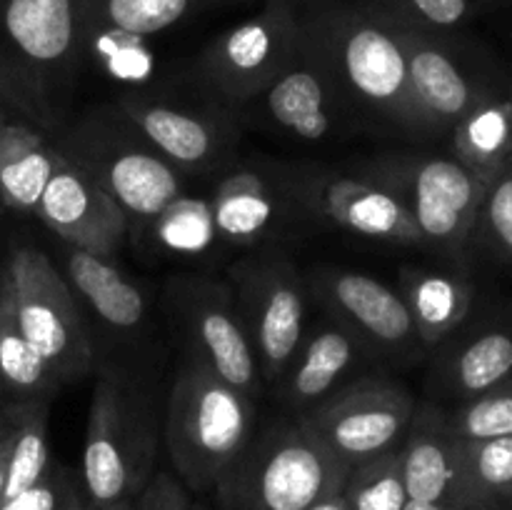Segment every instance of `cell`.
Masks as SVG:
<instances>
[{
    "instance_id": "obj_1",
    "label": "cell",
    "mask_w": 512,
    "mask_h": 510,
    "mask_svg": "<svg viewBox=\"0 0 512 510\" xmlns=\"http://www.w3.org/2000/svg\"><path fill=\"white\" fill-rule=\"evenodd\" d=\"M303 40L345 100L410 135H435L410 88L403 45L360 0H315L298 8Z\"/></svg>"
},
{
    "instance_id": "obj_2",
    "label": "cell",
    "mask_w": 512,
    "mask_h": 510,
    "mask_svg": "<svg viewBox=\"0 0 512 510\" xmlns=\"http://www.w3.org/2000/svg\"><path fill=\"white\" fill-rule=\"evenodd\" d=\"M83 0H0V105L50 138L68 128Z\"/></svg>"
},
{
    "instance_id": "obj_3",
    "label": "cell",
    "mask_w": 512,
    "mask_h": 510,
    "mask_svg": "<svg viewBox=\"0 0 512 510\" xmlns=\"http://www.w3.org/2000/svg\"><path fill=\"white\" fill-rule=\"evenodd\" d=\"M255 400L185 358L165 408V448L188 490L218 488L253 440Z\"/></svg>"
},
{
    "instance_id": "obj_4",
    "label": "cell",
    "mask_w": 512,
    "mask_h": 510,
    "mask_svg": "<svg viewBox=\"0 0 512 510\" xmlns=\"http://www.w3.org/2000/svg\"><path fill=\"white\" fill-rule=\"evenodd\" d=\"M155 415L143 385L120 365H103L88 408L83 448L85 503L135 500L155 475Z\"/></svg>"
},
{
    "instance_id": "obj_5",
    "label": "cell",
    "mask_w": 512,
    "mask_h": 510,
    "mask_svg": "<svg viewBox=\"0 0 512 510\" xmlns=\"http://www.w3.org/2000/svg\"><path fill=\"white\" fill-rule=\"evenodd\" d=\"M348 473L350 465L298 418L250 440L215 493L223 510H305L340 493Z\"/></svg>"
},
{
    "instance_id": "obj_6",
    "label": "cell",
    "mask_w": 512,
    "mask_h": 510,
    "mask_svg": "<svg viewBox=\"0 0 512 510\" xmlns=\"http://www.w3.org/2000/svg\"><path fill=\"white\" fill-rule=\"evenodd\" d=\"M70 163L98 180L128 215L130 228L148 230L163 208L183 195V173L120 110H98L58 135Z\"/></svg>"
},
{
    "instance_id": "obj_7",
    "label": "cell",
    "mask_w": 512,
    "mask_h": 510,
    "mask_svg": "<svg viewBox=\"0 0 512 510\" xmlns=\"http://www.w3.org/2000/svg\"><path fill=\"white\" fill-rule=\"evenodd\" d=\"M13 290L15 318L25 338L60 383L85 378L93 368V345L75 293L43 250L18 245L3 263Z\"/></svg>"
},
{
    "instance_id": "obj_8",
    "label": "cell",
    "mask_w": 512,
    "mask_h": 510,
    "mask_svg": "<svg viewBox=\"0 0 512 510\" xmlns=\"http://www.w3.org/2000/svg\"><path fill=\"white\" fill-rule=\"evenodd\" d=\"M370 183L393 193L418 223L425 243L460 258L488 185L460 160L435 155H395L370 168Z\"/></svg>"
},
{
    "instance_id": "obj_9",
    "label": "cell",
    "mask_w": 512,
    "mask_h": 510,
    "mask_svg": "<svg viewBox=\"0 0 512 510\" xmlns=\"http://www.w3.org/2000/svg\"><path fill=\"white\" fill-rule=\"evenodd\" d=\"M303 53L300 13L288 0H263L253 18L210 40L198 60L205 83L228 105L258 100V95Z\"/></svg>"
},
{
    "instance_id": "obj_10",
    "label": "cell",
    "mask_w": 512,
    "mask_h": 510,
    "mask_svg": "<svg viewBox=\"0 0 512 510\" xmlns=\"http://www.w3.org/2000/svg\"><path fill=\"white\" fill-rule=\"evenodd\" d=\"M230 290L263 383L278 385L305 338L308 285L288 258L260 255L230 268Z\"/></svg>"
},
{
    "instance_id": "obj_11",
    "label": "cell",
    "mask_w": 512,
    "mask_h": 510,
    "mask_svg": "<svg viewBox=\"0 0 512 510\" xmlns=\"http://www.w3.org/2000/svg\"><path fill=\"white\" fill-rule=\"evenodd\" d=\"M168 305L188 350L185 358L203 363L248 398H258L263 378L230 285L210 278L173 280Z\"/></svg>"
},
{
    "instance_id": "obj_12",
    "label": "cell",
    "mask_w": 512,
    "mask_h": 510,
    "mask_svg": "<svg viewBox=\"0 0 512 510\" xmlns=\"http://www.w3.org/2000/svg\"><path fill=\"white\" fill-rule=\"evenodd\" d=\"M415 408L418 403L400 383L360 378L335 388L300 418L330 453L353 468L400 448Z\"/></svg>"
},
{
    "instance_id": "obj_13",
    "label": "cell",
    "mask_w": 512,
    "mask_h": 510,
    "mask_svg": "<svg viewBox=\"0 0 512 510\" xmlns=\"http://www.w3.org/2000/svg\"><path fill=\"white\" fill-rule=\"evenodd\" d=\"M40 220L70 248L113 260L130 233L128 215L108 195V190L90 178L80 165L63 155L50 175L38 210Z\"/></svg>"
},
{
    "instance_id": "obj_14",
    "label": "cell",
    "mask_w": 512,
    "mask_h": 510,
    "mask_svg": "<svg viewBox=\"0 0 512 510\" xmlns=\"http://www.w3.org/2000/svg\"><path fill=\"white\" fill-rule=\"evenodd\" d=\"M315 298L340 325L378 350H405L418 343L413 315L400 290L378 278L343 268H318L305 278Z\"/></svg>"
},
{
    "instance_id": "obj_15",
    "label": "cell",
    "mask_w": 512,
    "mask_h": 510,
    "mask_svg": "<svg viewBox=\"0 0 512 510\" xmlns=\"http://www.w3.org/2000/svg\"><path fill=\"white\" fill-rule=\"evenodd\" d=\"M390 28L403 45L410 88L435 135L453 130L480 100L488 98L460 63L450 35L418 33L395 23Z\"/></svg>"
},
{
    "instance_id": "obj_16",
    "label": "cell",
    "mask_w": 512,
    "mask_h": 510,
    "mask_svg": "<svg viewBox=\"0 0 512 510\" xmlns=\"http://www.w3.org/2000/svg\"><path fill=\"white\" fill-rule=\"evenodd\" d=\"M118 110L180 173L215 168L235 138L228 120L218 113L180 108L138 95L120 100Z\"/></svg>"
},
{
    "instance_id": "obj_17",
    "label": "cell",
    "mask_w": 512,
    "mask_h": 510,
    "mask_svg": "<svg viewBox=\"0 0 512 510\" xmlns=\"http://www.w3.org/2000/svg\"><path fill=\"white\" fill-rule=\"evenodd\" d=\"M305 203L328 223L393 245H423L410 210L380 185L345 175H320L308 180Z\"/></svg>"
},
{
    "instance_id": "obj_18",
    "label": "cell",
    "mask_w": 512,
    "mask_h": 510,
    "mask_svg": "<svg viewBox=\"0 0 512 510\" xmlns=\"http://www.w3.org/2000/svg\"><path fill=\"white\" fill-rule=\"evenodd\" d=\"M408 500L468 508L463 500L460 438L450 428L448 413L435 405H418L400 443ZM470 510V508H468Z\"/></svg>"
},
{
    "instance_id": "obj_19",
    "label": "cell",
    "mask_w": 512,
    "mask_h": 510,
    "mask_svg": "<svg viewBox=\"0 0 512 510\" xmlns=\"http://www.w3.org/2000/svg\"><path fill=\"white\" fill-rule=\"evenodd\" d=\"M270 120L300 140H325L343 115L345 95L323 63L308 50L258 95Z\"/></svg>"
},
{
    "instance_id": "obj_20",
    "label": "cell",
    "mask_w": 512,
    "mask_h": 510,
    "mask_svg": "<svg viewBox=\"0 0 512 510\" xmlns=\"http://www.w3.org/2000/svg\"><path fill=\"white\" fill-rule=\"evenodd\" d=\"M365 343L338 320L303 338L298 353L278 380L280 398L300 410H310L328 398L343 375L360 360Z\"/></svg>"
},
{
    "instance_id": "obj_21",
    "label": "cell",
    "mask_w": 512,
    "mask_h": 510,
    "mask_svg": "<svg viewBox=\"0 0 512 510\" xmlns=\"http://www.w3.org/2000/svg\"><path fill=\"white\" fill-rule=\"evenodd\" d=\"M60 160L63 153L48 133L25 120H5L0 125V203L15 213L35 215Z\"/></svg>"
},
{
    "instance_id": "obj_22",
    "label": "cell",
    "mask_w": 512,
    "mask_h": 510,
    "mask_svg": "<svg viewBox=\"0 0 512 510\" xmlns=\"http://www.w3.org/2000/svg\"><path fill=\"white\" fill-rule=\"evenodd\" d=\"M65 280L90 305L98 320L118 333H135L145 323V295L113 260L85 250H65Z\"/></svg>"
},
{
    "instance_id": "obj_23",
    "label": "cell",
    "mask_w": 512,
    "mask_h": 510,
    "mask_svg": "<svg viewBox=\"0 0 512 510\" xmlns=\"http://www.w3.org/2000/svg\"><path fill=\"white\" fill-rule=\"evenodd\" d=\"M215 233L235 245H253L283 223V198L255 170H233L210 198Z\"/></svg>"
},
{
    "instance_id": "obj_24",
    "label": "cell",
    "mask_w": 512,
    "mask_h": 510,
    "mask_svg": "<svg viewBox=\"0 0 512 510\" xmlns=\"http://www.w3.org/2000/svg\"><path fill=\"white\" fill-rule=\"evenodd\" d=\"M400 295L423 345H440L470 313L473 288L465 278L423 268H403Z\"/></svg>"
},
{
    "instance_id": "obj_25",
    "label": "cell",
    "mask_w": 512,
    "mask_h": 510,
    "mask_svg": "<svg viewBox=\"0 0 512 510\" xmlns=\"http://www.w3.org/2000/svg\"><path fill=\"white\" fill-rule=\"evenodd\" d=\"M60 380L33 348L15 318L13 290L5 270L0 268V390L3 403L48 400L53 403Z\"/></svg>"
},
{
    "instance_id": "obj_26",
    "label": "cell",
    "mask_w": 512,
    "mask_h": 510,
    "mask_svg": "<svg viewBox=\"0 0 512 510\" xmlns=\"http://www.w3.org/2000/svg\"><path fill=\"white\" fill-rule=\"evenodd\" d=\"M455 160L485 185L512 163V98L488 95L453 128Z\"/></svg>"
},
{
    "instance_id": "obj_27",
    "label": "cell",
    "mask_w": 512,
    "mask_h": 510,
    "mask_svg": "<svg viewBox=\"0 0 512 510\" xmlns=\"http://www.w3.org/2000/svg\"><path fill=\"white\" fill-rule=\"evenodd\" d=\"M512 375V330L488 328L445 358L440 378L455 398H475Z\"/></svg>"
},
{
    "instance_id": "obj_28",
    "label": "cell",
    "mask_w": 512,
    "mask_h": 510,
    "mask_svg": "<svg viewBox=\"0 0 512 510\" xmlns=\"http://www.w3.org/2000/svg\"><path fill=\"white\" fill-rule=\"evenodd\" d=\"M8 408V470L3 500L23 493L48 470V400L5 403Z\"/></svg>"
},
{
    "instance_id": "obj_29",
    "label": "cell",
    "mask_w": 512,
    "mask_h": 510,
    "mask_svg": "<svg viewBox=\"0 0 512 510\" xmlns=\"http://www.w3.org/2000/svg\"><path fill=\"white\" fill-rule=\"evenodd\" d=\"M463 500L470 510H510L512 435L460 440Z\"/></svg>"
},
{
    "instance_id": "obj_30",
    "label": "cell",
    "mask_w": 512,
    "mask_h": 510,
    "mask_svg": "<svg viewBox=\"0 0 512 510\" xmlns=\"http://www.w3.org/2000/svg\"><path fill=\"white\" fill-rule=\"evenodd\" d=\"M80 48H83V60H90L100 73L118 83H148L158 65L148 38L98 23L88 15H83Z\"/></svg>"
},
{
    "instance_id": "obj_31",
    "label": "cell",
    "mask_w": 512,
    "mask_h": 510,
    "mask_svg": "<svg viewBox=\"0 0 512 510\" xmlns=\"http://www.w3.org/2000/svg\"><path fill=\"white\" fill-rule=\"evenodd\" d=\"M225 3L238 0H83V15L143 38H153Z\"/></svg>"
},
{
    "instance_id": "obj_32",
    "label": "cell",
    "mask_w": 512,
    "mask_h": 510,
    "mask_svg": "<svg viewBox=\"0 0 512 510\" xmlns=\"http://www.w3.org/2000/svg\"><path fill=\"white\" fill-rule=\"evenodd\" d=\"M343 498L348 510H403L408 493L400 448L353 465L345 478Z\"/></svg>"
},
{
    "instance_id": "obj_33",
    "label": "cell",
    "mask_w": 512,
    "mask_h": 510,
    "mask_svg": "<svg viewBox=\"0 0 512 510\" xmlns=\"http://www.w3.org/2000/svg\"><path fill=\"white\" fill-rule=\"evenodd\" d=\"M148 230L160 248L178 255L203 253L218 238L210 200H195L185 193L160 210Z\"/></svg>"
},
{
    "instance_id": "obj_34",
    "label": "cell",
    "mask_w": 512,
    "mask_h": 510,
    "mask_svg": "<svg viewBox=\"0 0 512 510\" xmlns=\"http://www.w3.org/2000/svg\"><path fill=\"white\" fill-rule=\"evenodd\" d=\"M403 28L430 35H453L475 18L483 0H360Z\"/></svg>"
},
{
    "instance_id": "obj_35",
    "label": "cell",
    "mask_w": 512,
    "mask_h": 510,
    "mask_svg": "<svg viewBox=\"0 0 512 510\" xmlns=\"http://www.w3.org/2000/svg\"><path fill=\"white\" fill-rule=\"evenodd\" d=\"M450 428L460 440H488L512 435V375L485 393L468 398L448 413Z\"/></svg>"
},
{
    "instance_id": "obj_36",
    "label": "cell",
    "mask_w": 512,
    "mask_h": 510,
    "mask_svg": "<svg viewBox=\"0 0 512 510\" xmlns=\"http://www.w3.org/2000/svg\"><path fill=\"white\" fill-rule=\"evenodd\" d=\"M0 510H88V503L80 475L53 460L40 480H35L23 493L3 500Z\"/></svg>"
},
{
    "instance_id": "obj_37",
    "label": "cell",
    "mask_w": 512,
    "mask_h": 510,
    "mask_svg": "<svg viewBox=\"0 0 512 510\" xmlns=\"http://www.w3.org/2000/svg\"><path fill=\"white\" fill-rule=\"evenodd\" d=\"M478 220L488 230L490 240L498 245L500 253L512 258V170L505 168L493 183L485 188L483 205Z\"/></svg>"
},
{
    "instance_id": "obj_38",
    "label": "cell",
    "mask_w": 512,
    "mask_h": 510,
    "mask_svg": "<svg viewBox=\"0 0 512 510\" xmlns=\"http://www.w3.org/2000/svg\"><path fill=\"white\" fill-rule=\"evenodd\" d=\"M190 505L188 488L170 473H155L138 495V510H190Z\"/></svg>"
},
{
    "instance_id": "obj_39",
    "label": "cell",
    "mask_w": 512,
    "mask_h": 510,
    "mask_svg": "<svg viewBox=\"0 0 512 510\" xmlns=\"http://www.w3.org/2000/svg\"><path fill=\"white\" fill-rule=\"evenodd\" d=\"M5 470H8V408L0 400V503L5 493Z\"/></svg>"
},
{
    "instance_id": "obj_40",
    "label": "cell",
    "mask_w": 512,
    "mask_h": 510,
    "mask_svg": "<svg viewBox=\"0 0 512 510\" xmlns=\"http://www.w3.org/2000/svg\"><path fill=\"white\" fill-rule=\"evenodd\" d=\"M305 510H348V503H345L343 490H340V493L328 495V498L318 500V503L310 505V508H305Z\"/></svg>"
},
{
    "instance_id": "obj_41",
    "label": "cell",
    "mask_w": 512,
    "mask_h": 510,
    "mask_svg": "<svg viewBox=\"0 0 512 510\" xmlns=\"http://www.w3.org/2000/svg\"><path fill=\"white\" fill-rule=\"evenodd\" d=\"M88 510H138V498H135V500H118V503L88 505Z\"/></svg>"
},
{
    "instance_id": "obj_42",
    "label": "cell",
    "mask_w": 512,
    "mask_h": 510,
    "mask_svg": "<svg viewBox=\"0 0 512 510\" xmlns=\"http://www.w3.org/2000/svg\"><path fill=\"white\" fill-rule=\"evenodd\" d=\"M403 510H468V508H458V505H440V503H415V500H408Z\"/></svg>"
},
{
    "instance_id": "obj_43",
    "label": "cell",
    "mask_w": 512,
    "mask_h": 510,
    "mask_svg": "<svg viewBox=\"0 0 512 510\" xmlns=\"http://www.w3.org/2000/svg\"><path fill=\"white\" fill-rule=\"evenodd\" d=\"M8 118H13V115H10V113H8V110H5V108H3V105H0V125H3V123H5V120H8Z\"/></svg>"
},
{
    "instance_id": "obj_44",
    "label": "cell",
    "mask_w": 512,
    "mask_h": 510,
    "mask_svg": "<svg viewBox=\"0 0 512 510\" xmlns=\"http://www.w3.org/2000/svg\"><path fill=\"white\" fill-rule=\"evenodd\" d=\"M288 3H293L295 8H303V5H308V3H315V0H288Z\"/></svg>"
},
{
    "instance_id": "obj_45",
    "label": "cell",
    "mask_w": 512,
    "mask_h": 510,
    "mask_svg": "<svg viewBox=\"0 0 512 510\" xmlns=\"http://www.w3.org/2000/svg\"><path fill=\"white\" fill-rule=\"evenodd\" d=\"M190 510H210V508H205V505H200V503H193L190 505Z\"/></svg>"
},
{
    "instance_id": "obj_46",
    "label": "cell",
    "mask_w": 512,
    "mask_h": 510,
    "mask_svg": "<svg viewBox=\"0 0 512 510\" xmlns=\"http://www.w3.org/2000/svg\"><path fill=\"white\" fill-rule=\"evenodd\" d=\"M510 510H512V505H510Z\"/></svg>"
}]
</instances>
